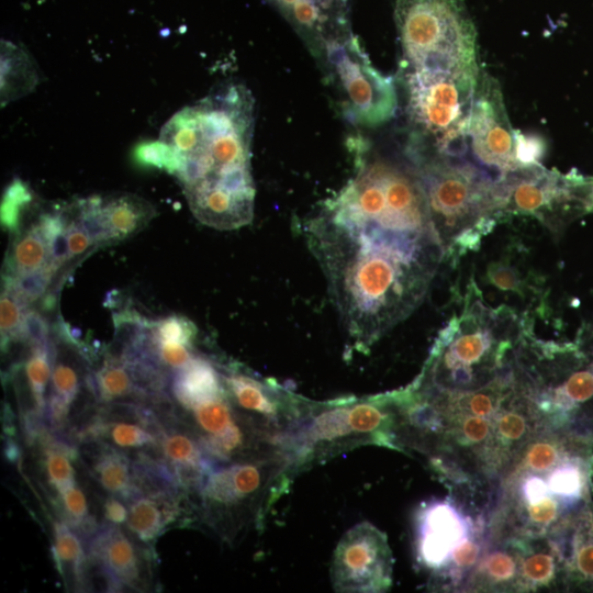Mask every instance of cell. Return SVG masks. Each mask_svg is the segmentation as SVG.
Segmentation results:
<instances>
[{
	"label": "cell",
	"mask_w": 593,
	"mask_h": 593,
	"mask_svg": "<svg viewBox=\"0 0 593 593\" xmlns=\"http://www.w3.org/2000/svg\"><path fill=\"white\" fill-rule=\"evenodd\" d=\"M592 445L550 426L528 440L492 492L489 538L549 537L592 502Z\"/></svg>",
	"instance_id": "277c9868"
},
{
	"label": "cell",
	"mask_w": 593,
	"mask_h": 593,
	"mask_svg": "<svg viewBox=\"0 0 593 593\" xmlns=\"http://www.w3.org/2000/svg\"><path fill=\"white\" fill-rule=\"evenodd\" d=\"M90 558L100 569L111 588H137L141 564L133 542L114 525H108L93 535L89 545Z\"/></svg>",
	"instance_id": "e0dca14e"
},
{
	"label": "cell",
	"mask_w": 593,
	"mask_h": 593,
	"mask_svg": "<svg viewBox=\"0 0 593 593\" xmlns=\"http://www.w3.org/2000/svg\"><path fill=\"white\" fill-rule=\"evenodd\" d=\"M399 400L400 450L421 452L455 493L485 508L517 452L548 426L521 351L515 362L489 379L452 388L412 382L399 390Z\"/></svg>",
	"instance_id": "6da1fadb"
},
{
	"label": "cell",
	"mask_w": 593,
	"mask_h": 593,
	"mask_svg": "<svg viewBox=\"0 0 593 593\" xmlns=\"http://www.w3.org/2000/svg\"><path fill=\"white\" fill-rule=\"evenodd\" d=\"M88 385L98 399L105 402L133 394L142 396L122 359L105 360L96 373L89 374Z\"/></svg>",
	"instance_id": "cb8c5ba5"
},
{
	"label": "cell",
	"mask_w": 593,
	"mask_h": 593,
	"mask_svg": "<svg viewBox=\"0 0 593 593\" xmlns=\"http://www.w3.org/2000/svg\"><path fill=\"white\" fill-rule=\"evenodd\" d=\"M153 336L159 340L192 345L198 329L195 325L184 316L169 315L150 323Z\"/></svg>",
	"instance_id": "d6a6232c"
},
{
	"label": "cell",
	"mask_w": 593,
	"mask_h": 593,
	"mask_svg": "<svg viewBox=\"0 0 593 593\" xmlns=\"http://www.w3.org/2000/svg\"><path fill=\"white\" fill-rule=\"evenodd\" d=\"M177 401L184 407L221 394L225 391L222 374L206 358L195 356L177 370L171 385Z\"/></svg>",
	"instance_id": "ffe728a7"
},
{
	"label": "cell",
	"mask_w": 593,
	"mask_h": 593,
	"mask_svg": "<svg viewBox=\"0 0 593 593\" xmlns=\"http://www.w3.org/2000/svg\"><path fill=\"white\" fill-rule=\"evenodd\" d=\"M548 538L561 560L563 589L593 591V503L586 504Z\"/></svg>",
	"instance_id": "2e32d148"
},
{
	"label": "cell",
	"mask_w": 593,
	"mask_h": 593,
	"mask_svg": "<svg viewBox=\"0 0 593 593\" xmlns=\"http://www.w3.org/2000/svg\"><path fill=\"white\" fill-rule=\"evenodd\" d=\"M152 339L155 353L160 363L166 365L170 368L179 370L187 366L194 357V355L190 350V346L181 343L159 340L155 338L153 334Z\"/></svg>",
	"instance_id": "8d00e7d4"
},
{
	"label": "cell",
	"mask_w": 593,
	"mask_h": 593,
	"mask_svg": "<svg viewBox=\"0 0 593 593\" xmlns=\"http://www.w3.org/2000/svg\"><path fill=\"white\" fill-rule=\"evenodd\" d=\"M58 493L68 524L82 534L93 533V523L89 515L87 500L76 482Z\"/></svg>",
	"instance_id": "1f68e13d"
},
{
	"label": "cell",
	"mask_w": 593,
	"mask_h": 593,
	"mask_svg": "<svg viewBox=\"0 0 593 593\" xmlns=\"http://www.w3.org/2000/svg\"><path fill=\"white\" fill-rule=\"evenodd\" d=\"M68 208L65 209L67 217L66 235L68 242L69 258H71L76 255L85 253L93 244V242Z\"/></svg>",
	"instance_id": "74e56055"
},
{
	"label": "cell",
	"mask_w": 593,
	"mask_h": 593,
	"mask_svg": "<svg viewBox=\"0 0 593 593\" xmlns=\"http://www.w3.org/2000/svg\"><path fill=\"white\" fill-rule=\"evenodd\" d=\"M312 254L349 338L377 339L424 301L444 251L435 233L410 231L338 194L304 226Z\"/></svg>",
	"instance_id": "7a4b0ae2"
},
{
	"label": "cell",
	"mask_w": 593,
	"mask_h": 593,
	"mask_svg": "<svg viewBox=\"0 0 593 593\" xmlns=\"http://www.w3.org/2000/svg\"><path fill=\"white\" fill-rule=\"evenodd\" d=\"M404 70L478 69L477 29L466 0H396Z\"/></svg>",
	"instance_id": "ba28073f"
},
{
	"label": "cell",
	"mask_w": 593,
	"mask_h": 593,
	"mask_svg": "<svg viewBox=\"0 0 593 593\" xmlns=\"http://www.w3.org/2000/svg\"><path fill=\"white\" fill-rule=\"evenodd\" d=\"M255 103L242 83H226L174 114L159 141L170 155L190 209L203 224L231 230L253 220Z\"/></svg>",
	"instance_id": "3957f363"
},
{
	"label": "cell",
	"mask_w": 593,
	"mask_h": 593,
	"mask_svg": "<svg viewBox=\"0 0 593 593\" xmlns=\"http://www.w3.org/2000/svg\"><path fill=\"white\" fill-rule=\"evenodd\" d=\"M102 211L115 242L142 230L154 216V206L132 193L102 197Z\"/></svg>",
	"instance_id": "7402d4cb"
},
{
	"label": "cell",
	"mask_w": 593,
	"mask_h": 593,
	"mask_svg": "<svg viewBox=\"0 0 593 593\" xmlns=\"http://www.w3.org/2000/svg\"><path fill=\"white\" fill-rule=\"evenodd\" d=\"M167 489L143 490L130 500L127 525L143 541H153L175 516L176 504Z\"/></svg>",
	"instance_id": "ac0fdd59"
},
{
	"label": "cell",
	"mask_w": 593,
	"mask_h": 593,
	"mask_svg": "<svg viewBox=\"0 0 593 593\" xmlns=\"http://www.w3.org/2000/svg\"><path fill=\"white\" fill-rule=\"evenodd\" d=\"M588 178L562 174L541 164L518 168L496 180L500 217L533 216L559 231L585 212Z\"/></svg>",
	"instance_id": "8fae6325"
},
{
	"label": "cell",
	"mask_w": 593,
	"mask_h": 593,
	"mask_svg": "<svg viewBox=\"0 0 593 593\" xmlns=\"http://www.w3.org/2000/svg\"><path fill=\"white\" fill-rule=\"evenodd\" d=\"M53 351L51 343L32 346L25 366L26 378L40 416H43L46 411L45 392L54 361Z\"/></svg>",
	"instance_id": "484cf974"
},
{
	"label": "cell",
	"mask_w": 593,
	"mask_h": 593,
	"mask_svg": "<svg viewBox=\"0 0 593 593\" xmlns=\"http://www.w3.org/2000/svg\"><path fill=\"white\" fill-rule=\"evenodd\" d=\"M480 70H404L410 143L466 158Z\"/></svg>",
	"instance_id": "9c48e42d"
},
{
	"label": "cell",
	"mask_w": 593,
	"mask_h": 593,
	"mask_svg": "<svg viewBox=\"0 0 593 593\" xmlns=\"http://www.w3.org/2000/svg\"><path fill=\"white\" fill-rule=\"evenodd\" d=\"M0 51V101L5 105L32 92L40 82V74L23 47L2 40Z\"/></svg>",
	"instance_id": "d6986e66"
},
{
	"label": "cell",
	"mask_w": 593,
	"mask_h": 593,
	"mask_svg": "<svg viewBox=\"0 0 593 593\" xmlns=\"http://www.w3.org/2000/svg\"><path fill=\"white\" fill-rule=\"evenodd\" d=\"M91 466L92 474L111 495L130 501L137 493L134 465L123 451L101 441L94 447Z\"/></svg>",
	"instance_id": "44dd1931"
},
{
	"label": "cell",
	"mask_w": 593,
	"mask_h": 593,
	"mask_svg": "<svg viewBox=\"0 0 593 593\" xmlns=\"http://www.w3.org/2000/svg\"><path fill=\"white\" fill-rule=\"evenodd\" d=\"M85 436L91 440L103 436L120 448H143L156 444L155 436L138 424L123 421L109 423L102 417L89 425L83 432Z\"/></svg>",
	"instance_id": "d4e9b609"
},
{
	"label": "cell",
	"mask_w": 593,
	"mask_h": 593,
	"mask_svg": "<svg viewBox=\"0 0 593 593\" xmlns=\"http://www.w3.org/2000/svg\"><path fill=\"white\" fill-rule=\"evenodd\" d=\"M54 273L55 270L47 266L15 276L4 275L2 282L4 287L12 288L29 304L38 300L45 293Z\"/></svg>",
	"instance_id": "4dcf8cb0"
},
{
	"label": "cell",
	"mask_w": 593,
	"mask_h": 593,
	"mask_svg": "<svg viewBox=\"0 0 593 593\" xmlns=\"http://www.w3.org/2000/svg\"><path fill=\"white\" fill-rule=\"evenodd\" d=\"M392 572L387 536L369 522L355 525L338 541L331 567L336 592H385L392 585Z\"/></svg>",
	"instance_id": "4fadbf2b"
},
{
	"label": "cell",
	"mask_w": 593,
	"mask_h": 593,
	"mask_svg": "<svg viewBox=\"0 0 593 593\" xmlns=\"http://www.w3.org/2000/svg\"><path fill=\"white\" fill-rule=\"evenodd\" d=\"M321 60L351 123L377 127L395 115L398 94L393 79L371 64L351 31L327 41Z\"/></svg>",
	"instance_id": "30bf717a"
},
{
	"label": "cell",
	"mask_w": 593,
	"mask_h": 593,
	"mask_svg": "<svg viewBox=\"0 0 593 593\" xmlns=\"http://www.w3.org/2000/svg\"><path fill=\"white\" fill-rule=\"evenodd\" d=\"M53 394L71 405L80 388L76 370L68 363L57 362L52 372Z\"/></svg>",
	"instance_id": "e575fe53"
},
{
	"label": "cell",
	"mask_w": 593,
	"mask_h": 593,
	"mask_svg": "<svg viewBox=\"0 0 593 593\" xmlns=\"http://www.w3.org/2000/svg\"><path fill=\"white\" fill-rule=\"evenodd\" d=\"M33 201L31 189L15 178L4 190L1 201V225L11 233H18L22 213Z\"/></svg>",
	"instance_id": "f546056e"
},
{
	"label": "cell",
	"mask_w": 593,
	"mask_h": 593,
	"mask_svg": "<svg viewBox=\"0 0 593 593\" xmlns=\"http://www.w3.org/2000/svg\"><path fill=\"white\" fill-rule=\"evenodd\" d=\"M405 153L422 182L444 261L455 265L477 250L501 219L496 180L467 158L412 143Z\"/></svg>",
	"instance_id": "5b68a950"
},
{
	"label": "cell",
	"mask_w": 593,
	"mask_h": 593,
	"mask_svg": "<svg viewBox=\"0 0 593 593\" xmlns=\"http://www.w3.org/2000/svg\"><path fill=\"white\" fill-rule=\"evenodd\" d=\"M398 418L396 391L324 403L309 401L303 416L282 438L283 456L294 470L359 445L399 449Z\"/></svg>",
	"instance_id": "8992f818"
},
{
	"label": "cell",
	"mask_w": 593,
	"mask_h": 593,
	"mask_svg": "<svg viewBox=\"0 0 593 593\" xmlns=\"http://www.w3.org/2000/svg\"><path fill=\"white\" fill-rule=\"evenodd\" d=\"M27 303L10 287H3L0 300L2 348L13 340H23V323Z\"/></svg>",
	"instance_id": "83f0119b"
},
{
	"label": "cell",
	"mask_w": 593,
	"mask_h": 593,
	"mask_svg": "<svg viewBox=\"0 0 593 593\" xmlns=\"http://www.w3.org/2000/svg\"><path fill=\"white\" fill-rule=\"evenodd\" d=\"M59 446H52L46 456V469L49 482L57 492L75 483V471L68 455Z\"/></svg>",
	"instance_id": "836d02e7"
},
{
	"label": "cell",
	"mask_w": 593,
	"mask_h": 593,
	"mask_svg": "<svg viewBox=\"0 0 593 593\" xmlns=\"http://www.w3.org/2000/svg\"><path fill=\"white\" fill-rule=\"evenodd\" d=\"M289 469L282 456L279 459H259L232 465L215 466L205 477L199 489L203 507L210 518H223L233 511L239 513L244 507L249 512L255 501L260 502L269 492V484Z\"/></svg>",
	"instance_id": "5bb4252c"
},
{
	"label": "cell",
	"mask_w": 593,
	"mask_h": 593,
	"mask_svg": "<svg viewBox=\"0 0 593 593\" xmlns=\"http://www.w3.org/2000/svg\"><path fill=\"white\" fill-rule=\"evenodd\" d=\"M517 135L510 123L499 81L480 71L468 135L472 161L495 180L522 168Z\"/></svg>",
	"instance_id": "7c38bea8"
},
{
	"label": "cell",
	"mask_w": 593,
	"mask_h": 593,
	"mask_svg": "<svg viewBox=\"0 0 593 593\" xmlns=\"http://www.w3.org/2000/svg\"><path fill=\"white\" fill-rule=\"evenodd\" d=\"M104 514L113 524H121L128 517V511L115 496L105 502Z\"/></svg>",
	"instance_id": "ab89813d"
},
{
	"label": "cell",
	"mask_w": 593,
	"mask_h": 593,
	"mask_svg": "<svg viewBox=\"0 0 593 593\" xmlns=\"http://www.w3.org/2000/svg\"><path fill=\"white\" fill-rule=\"evenodd\" d=\"M23 340H27L32 346L49 343L48 323L36 311L29 310L25 313L23 323Z\"/></svg>",
	"instance_id": "f35d334b"
},
{
	"label": "cell",
	"mask_w": 593,
	"mask_h": 593,
	"mask_svg": "<svg viewBox=\"0 0 593 593\" xmlns=\"http://www.w3.org/2000/svg\"><path fill=\"white\" fill-rule=\"evenodd\" d=\"M585 212L593 213V178H588L585 193Z\"/></svg>",
	"instance_id": "60d3db41"
},
{
	"label": "cell",
	"mask_w": 593,
	"mask_h": 593,
	"mask_svg": "<svg viewBox=\"0 0 593 593\" xmlns=\"http://www.w3.org/2000/svg\"><path fill=\"white\" fill-rule=\"evenodd\" d=\"M49 264V248L46 238L35 223L13 244V249L4 262V275L15 276L38 270Z\"/></svg>",
	"instance_id": "603a6c76"
},
{
	"label": "cell",
	"mask_w": 593,
	"mask_h": 593,
	"mask_svg": "<svg viewBox=\"0 0 593 593\" xmlns=\"http://www.w3.org/2000/svg\"><path fill=\"white\" fill-rule=\"evenodd\" d=\"M69 209L93 244L115 242L102 211V197L92 195L76 201Z\"/></svg>",
	"instance_id": "4316f807"
},
{
	"label": "cell",
	"mask_w": 593,
	"mask_h": 593,
	"mask_svg": "<svg viewBox=\"0 0 593 593\" xmlns=\"http://www.w3.org/2000/svg\"><path fill=\"white\" fill-rule=\"evenodd\" d=\"M55 532V555L59 564H67L78 582L85 579L86 556L78 536L65 523H56Z\"/></svg>",
	"instance_id": "f1b7e54d"
},
{
	"label": "cell",
	"mask_w": 593,
	"mask_h": 593,
	"mask_svg": "<svg viewBox=\"0 0 593 593\" xmlns=\"http://www.w3.org/2000/svg\"><path fill=\"white\" fill-rule=\"evenodd\" d=\"M488 279L492 286L503 291L523 294V278L508 261H493L488 268Z\"/></svg>",
	"instance_id": "d590c367"
},
{
	"label": "cell",
	"mask_w": 593,
	"mask_h": 593,
	"mask_svg": "<svg viewBox=\"0 0 593 593\" xmlns=\"http://www.w3.org/2000/svg\"><path fill=\"white\" fill-rule=\"evenodd\" d=\"M224 387L234 403L269 426L290 430L302 417L306 401L270 380L236 368L221 372Z\"/></svg>",
	"instance_id": "9a60e30c"
},
{
	"label": "cell",
	"mask_w": 593,
	"mask_h": 593,
	"mask_svg": "<svg viewBox=\"0 0 593 593\" xmlns=\"http://www.w3.org/2000/svg\"><path fill=\"white\" fill-rule=\"evenodd\" d=\"M488 541L486 511L461 494L430 499L415 514V559L432 589L463 591Z\"/></svg>",
	"instance_id": "52a82bcc"
}]
</instances>
